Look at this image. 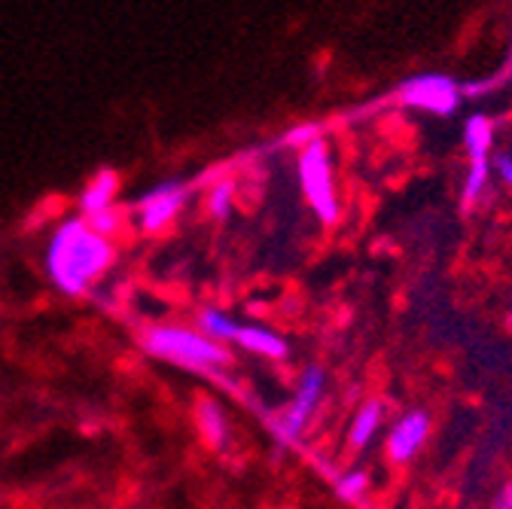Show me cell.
I'll use <instances>...</instances> for the list:
<instances>
[{
    "label": "cell",
    "mask_w": 512,
    "mask_h": 509,
    "mask_svg": "<svg viewBox=\"0 0 512 509\" xmlns=\"http://www.w3.org/2000/svg\"><path fill=\"white\" fill-rule=\"evenodd\" d=\"M509 327H512V311H509Z\"/></svg>",
    "instance_id": "obj_20"
},
{
    "label": "cell",
    "mask_w": 512,
    "mask_h": 509,
    "mask_svg": "<svg viewBox=\"0 0 512 509\" xmlns=\"http://www.w3.org/2000/svg\"><path fill=\"white\" fill-rule=\"evenodd\" d=\"M324 369L320 366H308L299 378V388H296V397L293 403L287 406V412L275 421V433L281 442H296L305 430V424L311 421L320 397H324Z\"/></svg>",
    "instance_id": "obj_6"
},
{
    "label": "cell",
    "mask_w": 512,
    "mask_h": 509,
    "mask_svg": "<svg viewBox=\"0 0 512 509\" xmlns=\"http://www.w3.org/2000/svg\"><path fill=\"white\" fill-rule=\"evenodd\" d=\"M186 202L189 186L183 180H162L141 193V199L135 202V220L144 232H162L180 217Z\"/></svg>",
    "instance_id": "obj_5"
},
{
    "label": "cell",
    "mask_w": 512,
    "mask_h": 509,
    "mask_svg": "<svg viewBox=\"0 0 512 509\" xmlns=\"http://www.w3.org/2000/svg\"><path fill=\"white\" fill-rule=\"evenodd\" d=\"M430 433V418L427 412H409L397 421V427L391 430L388 439V455L397 464H406L409 458H415L421 452V445Z\"/></svg>",
    "instance_id": "obj_7"
},
{
    "label": "cell",
    "mask_w": 512,
    "mask_h": 509,
    "mask_svg": "<svg viewBox=\"0 0 512 509\" xmlns=\"http://www.w3.org/2000/svg\"><path fill=\"white\" fill-rule=\"evenodd\" d=\"M366 485H369V476L363 470H348V473L339 476V494L345 500H357L366 491Z\"/></svg>",
    "instance_id": "obj_16"
},
{
    "label": "cell",
    "mask_w": 512,
    "mask_h": 509,
    "mask_svg": "<svg viewBox=\"0 0 512 509\" xmlns=\"http://www.w3.org/2000/svg\"><path fill=\"white\" fill-rule=\"evenodd\" d=\"M488 180H491V156H470L461 186V208H473L488 193Z\"/></svg>",
    "instance_id": "obj_10"
},
{
    "label": "cell",
    "mask_w": 512,
    "mask_h": 509,
    "mask_svg": "<svg viewBox=\"0 0 512 509\" xmlns=\"http://www.w3.org/2000/svg\"><path fill=\"white\" fill-rule=\"evenodd\" d=\"M196 412H199V430H202V436L214 445V449H223L226 439H229V427H226V415L220 412V406L211 403V400H202Z\"/></svg>",
    "instance_id": "obj_13"
},
{
    "label": "cell",
    "mask_w": 512,
    "mask_h": 509,
    "mask_svg": "<svg viewBox=\"0 0 512 509\" xmlns=\"http://www.w3.org/2000/svg\"><path fill=\"white\" fill-rule=\"evenodd\" d=\"M144 348L156 354L159 360L177 363L183 369H196V372H211L223 369L229 363V351L223 342L208 339L202 330H186V327H153L144 336Z\"/></svg>",
    "instance_id": "obj_2"
},
{
    "label": "cell",
    "mask_w": 512,
    "mask_h": 509,
    "mask_svg": "<svg viewBox=\"0 0 512 509\" xmlns=\"http://www.w3.org/2000/svg\"><path fill=\"white\" fill-rule=\"evenodd\" d=\"M464 147L467 156H491L494 147V122L482 113L470 116L464 125Z\"/></svg>",
    "instance_id": "obj_12"
},
{
    "label": "cell",
    "mask_w": 512,
    "mask_h": 509,
    "mask_svg": "<svg viewBox=\"0 0 512 509\" xmlns=\"http://www.w3.org/2000/svg\"><path fill=\"white\" fill-rule=\"evenodd\" d=\"M208 208H211V217L214 220H229L232 217V208H235V183L232 180H220L211 189Z\"/></svg>",
    "instance_id": "obj_15"
},
{
    "label": "cell",
    "mask_w": 512,
    "mask_h": 509,
    "mask_svg": "<svg viewBox=\"0 0 512 509\" xmlns=\"http://www.w3.org/2000/svg\"><path fill=\"white\" fill-rule=\"evenodd\" d=\"M199 330H202L208 339H214V342H232V339H235L238 324L232 321V317H229L226 311L205 308V311L199 314Z\"/></svg>",
    "instance_id": "obj_14"
},
{
    "label": "cell",
    "mask_w": 512,
    "mask_h": 509,
    "mask_svg": "<svg viewBox=\"0 0 512 509\" xmlns=\"http://www.w3.org/2000/svg\"><path fill=\"white\" fill-rule=\"evenodd\" d=\"M397 98H400L403 107H412V110H424V113H433V116H452L461 107L464 92H461L458 80H452L448 74L427 71V74L409 77L400 86Z\"/></svg>",
    "instance_id": "obj_4"
},
{
    "label": "cell",
    "mask_w": 512,
    "mask_h": 509,
    "mask_svg": "<svg viewBox=\"0 0 512 509\" xmlns=\"http://www.w3.org/2000/svg\"><path fill=\"white\" fill-rule=\"evenodd\" d=\"M494 509H512V482L503 485V491H500L497 500H494Z\"/></svg>",
    "instance_id": "obj_19"
},
{
    "label": "cell",
    "mask_w": 512,
    "mask_h": 509,
    "mask_svg": "<svg viewBox=\"0 0 512 509\" xmlns=\"http://www.w3.org/2000/svg\"><path fill=\"white\" fill-rule=\"evenodd\" d=\"M299 183L302 193L317 214L320 223L333 226L342 214L339 193H336V174H333V156L324 138H317L305 150H299Z\"/></svg>",
    "instance_id": "obj_3"
},
{
    "label": "cell",
    "mask_w": 512,
    "mask_h": 509,
    "mask_svg": "<svg viewBox=\"0 0 512 509\" xmlns=\"http://www.w3.org/2000/svg\"><path fill=\"white\" fill-rule=\"evenodd\" d=\"M119 174L113 168H101L95 171L86 186H83V193H80V214L83 217H95L101 211H110L116 208V196H119Z\"/></svg>",
    "instance_id": "obj_8"
},
{
    "label": "cell",
    "mask_w": 512,
    "mask_h": 509,
    "mask_svg": "<svg viewBox=\"0 0 512 509\" xmlns=\"http://www.w3.org/2000/svg\"><path fill=\"white\" fill-rule=\"evenodd\" d=\"M232 342H238L244 351H253V354H260V357H272V360L287 357V342L278 333L266 330V327H253V324L238 327Z\"/></svg>",
    "instance_id": "obj_9"
},
{
    "label": "cell",
    "mask_w": 512,
    "mask_h": 509,
    "mask_svg": "<svg viewBox=\"0 0 512 509\" xmlns=\"http://www.w3.org/2000/svg\"><path fill=\"white\" fill-rule=\"evenodd\" d=\"M381 415H384V406L378 400H369L360 406V412L354 415V424H351V449H366V445L375 439V433L381 427Z\"/></svg>",
    "instance_id": "obj_11"
},
{
    "label": "cell",
    "mask_w": 512,
    "mask_h": 509,
    "mask_svg": "<svg viewBox=\"0 0 512 509\" xmlns=\"http://www.w3.org/2000/svg\"><path fill=\"white\" fill-rule=\"evenodd\" d=\"M317 138H320V125H314V122H302V125H296V129H290V132L284 135V144L305 150V147H308V144H314Z\"/></svg>",
    "instance_id": "obj_17"
},
{
    "label": "cell",
    "mask_w": 512,
    "mask_h": 509,
    "mask_svg": "<svg viewBox=\"0 0 512 509\" xmlns=\"http://www.w3.org/2000/svg\"><path fill=\"white\" fill-rule=\"evenodd\" d=\"M491 174H497L506 186H512V153L491 150Z\"/></svg>",
    "instance_id": "obj_18"
},
{
    "label": "cell",
    "mask_w": 512,
    "mask_h": 509,
    "mask_svg": "<svg viewBox=\"0 0 512 509\" xmlns=\"http://www.w3.org/2000/svg\"><path fill=\"white\" fill-rule=\"evenodd\" d=\"M110 266H113L110 235L98 232L83 214L74 220H64L52 232L46 247V272L61 293L68 296L89 293Z\"/></svg>",
    "instance_id": "obj_1"
}]
</instances>
